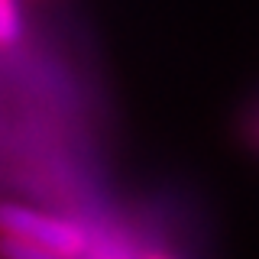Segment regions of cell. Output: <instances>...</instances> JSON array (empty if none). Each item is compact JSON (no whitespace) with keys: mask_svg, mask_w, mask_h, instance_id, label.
I'll return each mask as SVG.
<instances>
[{"mask_svg":"<svg viewBox=\"0 0 259 259\" xmlns=\"http://www.w3.org/2000/svg\"><path fill=\"white\" fill-rule=\"evenodd\" d=\"M0 256L4 259H78L68 253H55V249H42V246H29L13 237H0Z\"/></svg>","mask_w":259,"mask_h":259,"instance_id":"2","label":"cell"},{"mask_svg":"<svg viewBox=\"0 0 259 259\" xmlns=\"http://www.w3.org/2000/svg\"><path fill=\"white\" fill-rule=\"evenodd\" d=\"M23 32L16 0H0V46H13Z\"/></svg>","mask_w":259,"mask_h":259,"instance_id":"3","label":"cell"},{"mask_svg":"<svg viewBox=\"0 0 259 259\" xmlns=\"http://www.w3.org/2000/svg\"><path fill=\"white\" fill-rule=\"evenodd\" d=\"M149 259H172V256H149Z\"/></svg>","mask_w":259,"mask_h":259,"instance_id":"4","label":"cell"},{"mask_svg":"<svg viewBox=\"0 0 259 259\" xmlns=\"http://www.w3.org/2000/svg\"><path fill=\"white\" fill-rule=\"evenodd\" d=\"M0 237H13L20 243H29V246L55 249V253L68 256H81L88 243L78 224L23 204H0Z\"/></svg>","mask_w":259,"mask_h":259,"instance_id":"1","label":"cell"}]
</instances>
